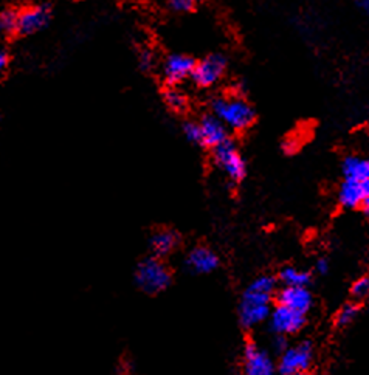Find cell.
<instances>
[{
	"instance_id": "cell-18",
	"label": "cell",
	"mask_w": 369,
	"mask_h": 375,
	"mask_svg": "<svg viewBox=\"0 0 369 375\" xmlns=\"http://www.w3.org/2000/svg\"><path fill=\"white\" fill-rule=\"evenodd\" d=\"M359 313V307L355 304H346L340 308V312L336 313L335 322L339 327H345L348 324H351V322L355 320Z\"/></svg>"
},
{
	"instance_id": "cell-30",
	"label": "cell",
	"mask_w": 369,
	"mask_h": 375,
	"mask_svg": "<svg viewBox=\"0 0 369 375\" xmlns=\"http://www.w3.org/2000/svg\"><path fill=\"white\" fill-rule=\"evenodd\" d=\"M361 208H363L365 214L369 217V197H366V199L363 200V203H361Z\"/></svg>"
},
{
	"instance_id": "cell-16",
	"label": "cell",
	"mask_w": 369,
	"mask_h": 375,
	"mask_svg": "<svg viewBox=\"0 0 369 375\" xmlns=\"http://www.w3.org/2000/svg\"><path fill=\"white\" fill-rule=\"evenodd\" d=\"M343 175L345 180H354V182H365L369 179V159L363 157H348L343 162Z\"/></svg>"
},
{
	"instance_id": "cell-14",
	"label": "cell",
	"mask_w": 369,
	"mask_h": 375,
	"mask_svg": "<svg viewBox=\"0 0 369 375\" xmlns=\"http://www.w3.org/2000/svg\"><path fill=\"white\" fill-rule=\"evenodd\" d=\"M151 250L155 258H165V256L171 254L176 247L179 245V234L172 229H157L151 236Z\"/></svg>"
},
{
	"instance_id": "cell-26",
	"label": "cell",
	"mask_w": 369,
	"mask_h": 375,
	"mask_svg": "<svg viewBox=\"0 0 369 375\" xmlns=\"http://www.w3.org/2000/svg\"><path fill=\"white\" fill-rule=\"evenodd\" d=\"M316 272H318L320 274H326L329 272V264L326 259H320L318 262H316Z\"/></svg>"
},
{
	"instance_id": "cell-32",
	"label": "cell",
	"mask_w": 369,
	"mask_h": 375,
	"mask_svg": "<svg viewBox=\"0 0 369 375\" xmlns=\"http://www.w3.org/2000/svg\"><path fill=\"white\" fill-rule=\"evenodd\" d=\"M294 375H304V374H294Z\"/></svg>"
},
{
	"instance_id": "cell-23",
	"label": "cell",
	"mask_w": 369,
	"mask_h": 375,
	"mask_svg": "<svg viewBox=\"0 0 369 375\" xmlns=\"http://www.w3.org/2000/svg\"><path fill=\"white\" fill-rule=\"evenodd\" d=\"M298 149H300V138L298 137L292 135V137H289V138H286V140H284L282 150L286 154H295Z\"/></svg>"
},
{
	"instance_id": "cell-13",
	"label": "cell",
	"mask_w": 369,
	"mask_h": 375,
	"mask_svg": "<svg viewBox=\"0 0 369 375\" xmlns=\"http://www.w3.org/2000/svg\"><path fill=\"white\" fill-rule=\"evenodd\" d=\"M200 124V130H202V144L210 148H217L222 143L228 140V134H226V126L215 115L205 116Z\"/></svg>"
},
{
	"instance_id": "cell-11",
	"label": "cell",
	"mask_w": 369,
	"mask_h": 375,
	"mask_svg": "<svg viewBox=\"0 0 369 375\" xmlns=\"http://www.w3.org/2000/svg\"><path fill=\"white\" fill-rule=\"evenodd\" d=\"M278 304L306 315L312 307V295L306 287H286L278 293Z\"/></svg>"
},
{
	"instance_id": "cell-1",
	"label": "cell",
	"mask_w": 369,
	"mask_h": 375,
	"mask_svg": "<svg viewBox=\"0 0 369 375\" xmlns=\"http://www.w3.org/2000/svg\"><path fill=\"white\" fill-rule=\"evenodd\" d=\"M276 290L271 276H259L244 292L239 306V320L245 329H251L270 318V301Z\"/></svg>"
},
{
	"instance_id": "cell-29",
	"label": "cell",
	"mask_w": 369,
	"mask_h": 375,
	"mask_svg": "<svg viewBox=\"0 0 369 375\" xmlns=\"http://www.w3.org/2000/svg\"><path fill=\"white\" fill-rule=\"evenodd\" d=\"M360 8H363L366 12H369V0H357Z\"/></svg>"
},
{
	"instance_id": "cell-20",
	"label": "cell",
	"mask_w": 369,
	"mask_h": 375,
	"mask_svg": "<svg viewBox=\"0 0 369 375\" xmlns=\"http://www.w3.org/2000/svg\"><path fill=\"white\" fill-rule=\"evenodd\" d=\"M351 295L354 299L363 301L369 296V278H360L354 282L351 288Z\"/></svg>"
},
{
	"instance_id": "cell-24",
	"label": "cell",
	"mask_w": 369,
	"mask_h": 375,
	"mask_svg": "<svg viewBox=\"0 0 369 375\" xmlns=\"http://www.w3.org/2000/svg\"><path fill=\"white\" fill-rule=\"evenodd\" d=\"M196 0H170V3L174 10L177 11H188L192 8V5Z\"/></svg>"
},
{
	"instance_id": "cell-31",
	"label": "cell",
	"mask_w": 369,
	"mask_h": 375,
	"mask_svg": "<svg viewBox=\"0 0 369 375\" xmlns=\"http://www.w3.org/2000/svg\"><path fill=\"white\" fill-rule=\"evenodd\" d=\"M361 188H363V193L366 197H369V179L365 180V182H361Z\"/></svg>"
},
{
	"instance_id": "cell-22",
	"label": "cell",
	"mask_w": 369,
	"mask_h": 375,
	"mask_svg": "<svg viewBox=\"0 0 369 375\" xmlns=\"http://www.w3.org/2000/svg\"><path fill=\"white\" fill-rule=\"evenodd\" d=\"M165 100H166L168 106H170V107L174 109V110H182V109H185V106H186L185 96H183L182 94H180V91H177V90H170V91H166Z\"/></svg>"
},
{
	"instance_id": "cell-19",
	"label": "cell",
	"mask_w": 369,
	"mask_h": 375,
	"mask_svg": "<svg viewBox=\"0 0 369 375\" xmlns=\"http://www.w3.org/2000/svg\"><path fill=\"white\" fill-rule=\"evenodd\" d=\"M17 31V15L12 11L0 12V35H11Z\"/></svg>"
},
{
	"instance_id": "cell-5",
	"label": "cell",
	"mask_w": 369,
	"mask_h": 375,
	"mask_svg": "<svg viewBox=\"0 0 369 375\" xmlns=\"http://www.w3.org/2000/svg\"><path fill=\"white\" fill-rule=\"evenodd\" d=\"M215 162L233 182H241L245 177V162L231 140L215 148Z\"/></svg>"
},
{
	"instance_id": "cell-21",
	"label": "cell",
	"mask_w": 369,
	"mask_h": 375,
	"mask_svg": "<svg viewBox=\"0 0 369 375\" xmlns=\"http://www.w3.org/2000/svg\"><path fill=\"white\" fill-rule=\"evenodd\" d=\"M183 134L186 137V140H190L191 143L202 144V130H200L199 123H192V121L185 123L183 124Z\"/></svg>"
},
{
	"instance_id": "cell-25",
	"label": "cell",
	"mask_w": 369,
	"mask_h": 375,
	"mask_svg": "<svg viewBox=\"0 0 369 375\" xmlns=\"http://www.w3.org/2000/svg\"><path fill=\"white\" fill-rule=\"evenodd\" d=\"M140 65H141V69H151L152 65H154V56L152 53H149V51H143V53L140 55Z\"/></svg>"
},
{
	"instance_id": "cell-9",
	"label": "cell",
	"mask_w": 369,
	"mask_h": 375,
	"mask_svg": "<svg viewBox=\"0 0 369 375\" xmlns=\"http://www.w3.org/2000/svg\"><path fill=\"white\" fill-rule=\"evenodd\" d=\"M50 21V10L47 6H31L17 15V31L21 35H33L41 31Z\"/></svg>"
},
{
	"instance_id": "cell-15",
	"label": "cell",
	"mask_w": 369,
	"mask_h": 375,
	"mask_svg": "<svg viewBox=\"0 0 369 375\" xmlns=\"http://www.w3.org/2000/svg\"><path fill=\"white\" fill-rule=\"evenodd\" d=\"M366 195L361 188V182L345 180L339 191V202L345 208H357L360 207Z\"/></svg>"
},
{
	"instance_id": "cell-28",
	"label": "cell",
	"mask_w": 369,
	"mask_h": 375,
	"mask_svg": "<svg viewBox=\"0 0 369 375\" xmlns=\"http://www.w3.org/2000/svg\"><path fill=\"white\" fill-rule=\"evenodd\" d=\"M6 64H8V55H6L5 51L0 49V71L6 67Z\"/></svg>"
},
{
	"instance_id": "cell-2",
	"label": "cell",
	"mask_w": 369,
	"mask_h": 375,
	"mask_svg": "<svg viewBox=\"0 0 369 375\" xmlns=\"http://www.w3.org/2000/svg\"><path fill=\"white\" fill-rule=\"evenodd\" d=\"M211 109L213 115L233 130H245L255 121L253 107L239 96L216 98L211 103Z\"/></svg>"
},
{
	"instance_id": "cell-7",
	"label": "cell",
	"mask_w": 369,
	"mask_h": 375,
	"mask_svg": "<svg viewBox=\"0 0 369 375\" xmlns=\"http://www.w3.org/2000/svg\"><path fill=\"white\" fill-rule=\"evenodd\" d=\"M226 61L221 55H211L196 64L192 71V80L200 87H210L215 85L225 73Z\"/></svg>"
},
{
	"instance_id": "cell-12",
	"label": "cell",
	"mask_w": 369,
	"mask_h": 375,
	"mask_svg": "<svg viewBox=\"0 0 369 375\" xmlns=\"http://www.w3.org/2000/svg\"><path fill=\"white\" fill-rule=\"evenodd\" d=\"M194 67H196V62H194L191 58L183 55H172L166 59L163 65V73L168 82L177 84L186 80V78L192 76Z\"/></svg>"
},
{
	"instance_id": "cell-3",
	"label": "cell",
	"mask_w": 369,
	"mask_h": 375,
	"mask_svg": "<svg viewBox=\"0 0 369 375\" xmlns=\"http://www.w3.org/2000/svg\"><path fill=\"white\" fill-rule=\"evenodd\" d=\"M171 270L165 265L160 258H146L140 262L135 270V284L141 292L147 295H157L165 292L171 286Z\"/></svg>"
},
{
	"instance_id": "cell-17",
	"label": "cell",
	"mask_w": 369,
	"mask_h": 375,
	"mask_svg": "<svg viewBox=\"0 0 369 375\" xmlns=\"http://www.w3.org/2000/svg\"><path fill=\"white\" fill-rule=\"evenodd\" d=\"M280 279L286 287H306L310 281L309 273L295 267H286L281 270Z\"/></svg>"
},
{
	"instance_id": "cell-8",
	"label": "cell",
	"mask_w": 369,
	"mask_h": 375,
	"mask_svg": "<svg viewBox=\"0 0 369 375\" xmlns=\"http://www.w3.org/2000/svg\"><path fill=\"white\" fill-rule=\"evenodd\" d=\"M304 322H306V315L295 312L292 308L278 304L273 312L270 313V326L271 331L278 335H290L301 331Z\"/></svg>"
},
{
	"instance_id": "cell-27",
	"label": "cell",
	"mask_w": 369,
	"mask_h": 375,
	"mask_svg": "<svg viewBox=\"0 0 369 375\" xmlns=\"http://www.w3.org/2000/svg\"><path fill=\"white\" fill-rule=\"evenodd\" d=\"M275 347H276V351H286V349H284V347H286V340H284L282 335H280V337L276 338Z\"/></svg>"
},
{
	"instance_id": "cell-10",
	"label": "cell",
	"mask_w": 369,
	"mask_h": 375,
	"mask_svg": "<svg viewBox=\"0 0 369 375\" xmlns=\"http://www.w3.org/2000/svg\"><path fill=\"white\" fill-rule=\"evenodd\" d=\"M185 264L188 270L196 274L213 273L219 267V258L213 250L206 247L192 248L186 256Z\"/></svg>"
},
{
	"instance_id": "cell-4",
	"label": "cell",
	"mask_w": 369,
	"mask_h": 375,
	"mask_svg": "<svg viewBox=\"0 0 369 375\" xmlns=\"http://www.w3.org/2000/svg\"><path fill=\"white\" fill-rule=\"evenodd\" d=\"M314 363V347L310 343H300L295 347H290L281 355L278 371L282 375L304 374L310 369Z\"/></svg>"
},
{
	"instance_id": "cell-6",
	"label": "cell",
	"mask_w": 369,
	"mask_h": 375,
	"mask_svg": "<svg viewBox=\"0 0 369 375\" xmlns=\"http://www.w3.org/2000/svg\"><path fill=\"white\" fill-rule=\"evenodd\" d=\"M244 375H275L276 366L264 349L249 341L244 347Z\"/></svg>"
}]
</instances>
